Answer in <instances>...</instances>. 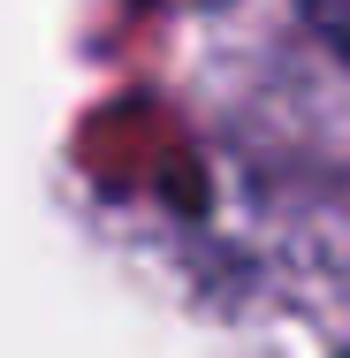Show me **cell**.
<instances>
[{
    "instance_id": "cell-1",
    "label": "cell",
    "mask_w": 350,
    "mask_h": 358,
    "mask_svg": "<svg viewBox=\"0 0 350 358\" xmlns=\"http://www.w3.org/2000/svg\"><path fill=\"white\" fill-rule=\"evenodd\" d=\"M305 15H312V31L350 62V0H305Z\"/></svg>"
}]
</instances>
